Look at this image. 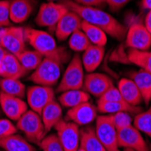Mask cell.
Listing matches in <instances>:
<instances>
[{
    "mask_svg": "<svg viewBox=\"0 0 151 151\" xmlns=\"http://www.w3.org/2000/svg\"><path fill=\"white\" fill-rule=\"evenodd\" d=\"M0 91L23 99L26 94L25 85L19 79L2 78L0 80Z\"/></svg>",
    "mask_w": 151,
    "mask_h": 151,
    "instance_id": "cell-28",
    "label": "cell"
},
{
    "mask_svg": "<svg viewBox=\"0 0 151 151\" xmlns=\"http://www.w3.org/2000/svg\"><path fill=\"white\" fill-rule=\"evenodd\" d=\"M112 86H114L113 81L108 75L99 73H90L84 76L82 88L89 94L100 98Z\"/></svg>",
    "mask_w": 151,
    "mask_h": 151,
    "instance_id": "cell-13",
    "label": "cell"
},
{
    "mask_svg": "<svg viewBox=\"0 0 151 151\" xmlns=\"http://www.w3.org/2000/svg\"><path fill=\"white\" fill-rule=\"evenodd\" d=\"M0 147L6 151H35V147L28 140L17 134L0 139Z\"/></svg>",
    "mask_w": 151,
    "mask_h": 151,
    "instance_id": "cell-25",
    "label": "cell"
},
{
    "mask_svg": "<svg viewBox=\"0 0 151 151\" xmlns=\"http://www.w3.org/2000/svg\"><path fill=\"white\" fill-rule=\"evenodd\" d=\"M81 18L76 13L69 10L55 25V35L58 40L64 41L69 38L75 31L81 29Z\"/></svg>",
    "mask_w": 151,
    "mask_h": 151,
    "instance_id": "cell-16",
    "label": "cell"
},
{
    "mask_svg": "<svg viewBox=\"0 0 151 151\" xmlns=\"http://www.w3.org/2000/svg\"><path fill=\"white\" fill-rule=\"evenodd\" d=\"M24 37L26 42L44 57L53 58L62 63L69 57V52L64 48L59 47L54 38L45 31L26 27L24 28Z\"/></svg>",
    "mask_w": 151,
    "mask_h": 151,
    "instance_id": "cell-2",
    "label": "cell"
},
{
    "mask_svg": "<svg viewBox=\"0 0 151 151\" xmlns=\"http://www.w3.org/2000/svg\"><path fill=\"white\" fill-rule=\"evenodd\" d=\"M99 101H108V102H112V101H123L122 96L118 89V87L112 86L109 88L106 92H104L98 100Z\"/></svg>",
    "mask_w": 151,
    "mask_h": 151,
    "instance_id": "cell-36",
    "label": "cell"
},
{
    "mask_svg": "<svg viewBox=\"0 0 151 151\" xmlns=\"http://www.w3.org/2000/svg\"><path fill=\"white\" fill-rule=\"evenodd\" d=\"M34 9L32 0H11L9 1L10 21L21 24L27 20Z\"/></svg>",
    "mask_w": 151,
    "mask_h": 151,
    "instance_id": "cell-18",
    "label": "cell"
},
{
    "mask_svg": "<svg viewBox=\"0 0 151 151\" xmlns=\"http://www.w3.org/2000/svg\"><path fill=\"white\" fill-rule=\"evenodd\" d=\"M74 2L84 6H101L106 4V0H73Z\"/></svg>",
    "mask_w": 151,
    "mask_h": 151,
    "instance_id": "cell-39",
    "label": "cell"
},
{
    "mask_svg": "<svg viewBox=\"0 0 151 151\" xmlns=\"http://www.w3.org/2000/svg\"><path fill=\"white\" fill-rule=\"evenodd\" d=\"M17 129H20L30 143L40 145L46 134V130L41 116L32 109L27 111L17 120Z\"/></svg>",
    "mask_w": 151,
    "mask_h": 151,
    "instance_id": "cell-4",
    "label": "cell"
},
{
    "mask_svg": "<svg viewBox=\"0 0 151 151\" xmlns=\"http://www.w3.org/2000/svg\"><path fill=\"white\" fill-rule=\"evenodd\" d=\"M27 103L32 111L41 115L44 108L54 99V91L52 87L34 85L26 89Z\"/></svg>",
    "mask_w": 151,
    "mask_h": 151,
    "instance_id": "cell-11",
    "label": "cell"
},
{
    "mask_svg": "<svg viewBox=\"0 0 151 151\" xmlns=\"http://www.w3.org/2000/svg\"><path fill=\"white\" fill-rule=\"evenodd\" d=\"M118 89L123 101L132 106H139L142 101L141 93L131 79L122 78L118 83Z\"/></svg>",
    "mask_w": 151,
    "mask_h": 151,
    "instance_id": "cell-19",
    "label": "cell"
},
{
    "mask_svg": "<svg viewBox=\"0 0 151 151\" xmlns=\"http://www.w3.org/2000/svg\"><path fill=\"white\" fill-rule=\"evenodd\" d=\"M141 6L144 9L151 10V0H141Z\"/></svg>",
    "mask_w": 151,
    "mask_h": 151,
    "instance_id": "cell-41",
    "label": "cell"
},
{
    "mask_svg": "<svg viewBox=\"0 0 151 151\" xmlns=\"http://www.w3.org/2000/svg\"><path fill=\"white\" fill-rule=\"evenodd\" d=\"M130 1L131 0H106V4L112 11H118Z\"/></svg>",
    "mask_w": 151,
    "mask_h": 151,
    "instance_id": "cell-38",
    "label": "cell"
},
{
    "mask_svg": "<svg viewBox=\"0 0 151 151\" xmlns=\"http://www.w3.org/2000/svg\"><path fill=\"white\" fill-rule=\"evenodd\" d=\"M118 144L119 148H131L135 151H149L141 132L133 125L118 130Z\"/></svg>",
    "mask_w": 151,
    "mask_h": 151,
    "instance_id": "cell-12",
    "label": "cell"
},
{
    "mask_svg": "<svg viewBox=\"0 0 151 151\" xmlns=\"http://www.w3.org/2000/svg\"><path fill=\"white\" fill-rule=\"evenodd\" d=\"M133 126L151 139V107L146 111H141L136 115Z\"/></svg>",
    "mask_w": 151,
    "mask_h": 151,
    "instance_id": "cell-31",
    "label": "cell"
},
{
    "mask_svg": "<svg viewBox=\"0 0 151 151\" xmlns=\"http://www.w3.org/2000/svg\"><path fill=\"white\" fill-rule=\"evenodd\" d=\"M40 116L42 118L46 132H49L52 128L55 127L59 121L63 119V111L61 104L55 100L52 101L44 108Z\"/></svg>",
    "mask_w": 151,
    "mask_h": 151,
    "instance_id": "cell-21",
    "label": "cell"
},
{
    "mask_svg": "<svg viewBox=\"0 0 151 151\" xmlns=\"http://www.w3.org/2000/svg\"><path fill=\"white\" fill-rule=\"evenodd\" d=\"M62 63L56 59L44 57L38 67L30 75L29 80L37 85L48 87L55 85L61 77Z\"/></svg>",
    "mask_w": 151,
    "mask_h": 151,
    "instance_id": "cell-3",
    "label": "cell"
},
{
    "mask_svg": "<svg viewBox=\"0 0 151 151\" xmlns=\"http://www.w3.org/2000/svg\"><path fill=\"white\" fill-rule=\"evenodd\" d=\"M81 29L82 30L89 39L91 45H99V46H105L107 44V34L102 31L99 27L95 26L88 22L82 21Z\"/></svg>",
    "mask_w": 151,
    "mask_h": 151,
    "instance_id": "cell-27",
    "label": "cell"
},
{
    "mask_svg": "<svg viewBox=\"0 0 151 151\" xmlns=\"http://www.w3.org/2000/svg\"><path fill=\"white\" fill-rule=\"evenodd\" d=\"M91 45V42L81 29L75 31L69 37V46L75 52H84Z\"/></svg>",
    "mask_w": 151,
    "mask_h": 151,
    "instance_id": "cell-32",
    "label": "cell"
},
{
    "mask_svg": "<svg viewBox=\"0 0 151 151\" xmlns=\"http://www.w3.org/2000/svg\"><path fill=\"white\" fill-rule=\"evenodd\" d=\"M97 111L94 105L86 101L69 109L66 119L78 126H87L97 118Z\"/></svg>",
    "mask_w": 151,
    "mask_h": 151,
    "instance_id": "cell-15",
    "label": "cell"
},
{
    "mask_svg": "<svg viewBox=\"0 0 151 151\" xmlns=\"http://www.w3.org/2000/svg\"><path fill=\"white\" fill-rule=\"evenodd\" d=\"M68 11L69 9L63 3H44L41 5L35 21L40 26L51 28L57 24L60 19Z\"/></svg>",
    "mask_w": 151,
    "mask_h": 151,
    "instance_id": "cell-9",
    "label": "cell"
},
{
    "mask_svg": "<svg viewBox=\"0 0 151 151\" xmlns=\"http://www.w3.org/2000/svg\"><path fill=\"white\" fill-rule=\"evenodd\" d=\"M126 45L129 49L147 51L151 47V34L143 24L134 22L127 30Z\"/></svg>",
    "mask_w": 151,
    "mask_h": 151,
    "instance_id": "cell-10",
    "label": "cell"
},
{
    "mask_svg": "<svg viewBox=\"0 0 151 151\" xmlns=\"http://www.w3.org/2000/svg\"><path fill=\"white\" fill-rule=\"evenodd\" d=\"M80 147L85 151H107L93 128L85 127L80 130Z\"/></svg>",
    "mask_w": 151,
    "mask_h": 151,
    "instance_id": "cell-23",
    "label": "cell"
},
{
    "mask_svg": "<svg viewBox=\"0 0 151 151\" xmlns=\"http://www.w3.org/2000/svg\"><path fill=\"white\" fill-rule=\"evenodd\" d=\"M48 1L49 2H53V1H57V0H48Z\"/></svg>",
    "mask_w": 151,
    "mask_h": 151,
    "instance_id": "cell-45",
    "label": "cell"
},
{
    "mask_svg": "<svg viewBox=\"0 0 151 151\" xmlns=\"http://www.w3.org/2000/svg\"><path fill=\"white\" fill-rule=\"evenodd\" d=\"M83 65L79 54H75L68 64L57 87L58 92L82 89L84 81Z\"/></svg>",
    "mask_w": 151,
    "mask_h": 151,
    "instance_id": "cell-5",
    "label": "cell"
},
{
    "mask_svg": "<svg viewBox=\"0 0 151 151\" xmlns=\"http://www.w3.org/2000/svg\"><path fill=\"white\" fill-rule=\"evenodd\" d=\"M6 51L3 48V47H1L0 46V62H1L2 60H3V58L5 57V55L6 54Z\"/></svg>",
    "mask_w": 151,
    "mask_h": 151,
    "instance_id": "cell-42",
    "label": "cell"
},
{
    "mask_svg": "<svg viewBox=\"0 0 151 151\" xmlns=\"http://www.w3.org/2000/svg\"><path fill=\"white\" fill-rule=\"evenodd\" d=\"M105 53L104 46L91 45L83 52L81 57V63L84 70L89 73L94 72L101 63Z\"/></svg>",
    "mask_w": 151,
    "mask_h": 151,
    "instance_id": "cell-20",
    "label": "cell"
},
{
    "mask_svg": "<svg viewBox=\"0 0 151 151\" xmlns=\"http://www.w3.org/2000/svg\"><path fill=\"white\" fill-rule=\"evenodd\" d=\"M146 28L147 29V31L151 34V10L148 11V13L147 14V16L145 17V24Z\"/></svg>",
    "mask_w": 151,
    "mask_h": 151,
    "instance_id": "cell-40",
    "label": "cell"
},
{
    "mask_svg": "<svg viewBox=\"0 0 151 151\" xmlns=\"http://www.w3.org/2000/svg\"><path fill=\"white\" fill-rule=\"evenodd\" d=\"M11 24L9 17V1L0 0V27H6Z\"/></svg>",
    "mask_w": 151,
    "mask_h": 151,
    "instance_id": "cell-37",
    "label": "cell"
},
{
    "mask_svg": "<svg viewBox=\"0 0 151 151\" xmlns=\"http://www.w3.org/2000/svg\"><path fill=\"white\" fill-rule=\"evenodd\" d=\"M95 123V133L107 151H120L118 144V129L111 121V116H97Z\"/></svg>",
    "mask_w": 151,
    "mask_h": 151,
    "instance_id": "cell-6",
    "label": "cell"
},
{
    "mask_svg": "<svg viewBox=\"0 0 151 151\" xmlns=\"http://www.w3.org/2000/svg\"><path fill=\"white\" fill-rule=\"evenodd\" d=\"M24 28L21 26H6L0 28V46L6 52L18 55L25 50Z\"/></svg>",
    "mask_w": 151,
    "mask_h": 151,
    "instance_id": "cell-7",
    "label": "cell"
},
{
    "mask_svg": "<svg viewBox=\"0 0 151 151\" xmlns=\"http://www.w3.org/2000/svg\"><path fill=\"white\" fill-rule=\"evenodd\" d=\"M98 107L97 109L99 112L104 114H115L118 112H129V113H137L141 112V108L139 106H132L125 102L124 101H99L97 102Z\"/></svg>",
    "mask_w": 151,
    "mask_h": 151,
    "instance_id": "cell-22",
    "label": "cell"
},
{
    "mask_svg": "<svg viewBox=\"0 0 151 151\" xmlns=\"http://www.w3.org/2000/svg\"><path fill=\"white\" fill-rule=\"evenodd\" d=\"M90 94L84 90H70L62 92L59 97V103L65 108H73L81 103L89 101Z\"/></svg>",
    "mask_w": 151,
    "mask_h": 151,
    "instance_id": "cell-26",
    "label": "cell"
},
{
    "mask_svg": "<svg viewBox=\"0 0 151 151\" xmlns=\"http://www.w3.org/2000/svg\"><path fill=\"white\" fill-rule=\"evenodd\" d=\"M131 80L139 88L143 101L148 104L151 101V73L140 69L131 74Z\"/></svg>",
    "mask_w": 151,
    "mask_h": 151,
    "instance_id": "cell-24",
    "label": "cell"
},
{
    "mask_svg": "<svg viewBox=\"0 0 151 151\" xmlns=\"http://www.w3.org/2000/svg\"><path fill=\"white\" fill-rule=\"evenodd\" d=\"M43 151H64L57 135L50 134L45 137L40 145Z\"/></svg>",
    "mask_w": 151,
    "mask_h": 151,
    "instance_id": "cell-33",
    "label": "cell"
},
{
    "mask_svg": "<svg viewBox=\"0 0 151 151\" xmlns=\"http://www.w3.org/2000/svg\"><path fill=\"white\" fill-rule=\"evenodd\" d=\"M17 128L7 119H0V139L17 134Z\"/></svg>",
    "mask_w": 151,
    "mask_h": 151,
    "instance_id": "cell-35",
    "label": "cell"
},
{
    "mask_svg": "<svg viewBox=\"0 0 151 151\" xmlns=\"http://www.w3.org/2000/svg\"><path fill=\"white\" fill-rule=\"evenodd\" d=\"M109 116H111V121L118 130L132 125L133 120L130 113L129 112H118L115 114H109Z\"/></svg>",
    "mask_w": 151,
    "mask_h": 151,
    "instance_id": "cell-34",
    "label": "cell"
},
{
    "mask_svg": "<svg viewBox=\"0 0 151 151\" xmlns=\"http://www.w3.org/2000/svg\"><path fill=\"white\" fill-rule=\"evenodd\" d=\"M61 3L69 10L76 13L82 21L99 27L109 36L117 40H122L126 37L128 28L109 13L96 7L81 6L73 0H63Z\"/></svg>",
    "mask_w": 151,
    "mask_h": 151,
    "instance_id": "cell-1",
    "label": "cell"
},
{
    "mask_svg": "<svg viewBox=\"0 0 151 151\" xmlns=\"http://www.w3.org/2000/svg\"><path fill=\"white\" fill-rule=\"evenodd\" d=\"M27 73L28 72L21 65L17 57L8 52L0 62V76L2 78L20 79Z\"/></svg>",
    "mask_w": 151,
    "mask_h": 151,
    "instance_id": "cell-17",
    "label": "cell"
},
{
    "mask_svg": "<svg viewBox=\"0 0 151 151\" xmlns=\"http://www.w3.org/2000/svg\"><path fill=\"white\" fill-rule=\"evenodd\" d=\"M19 63L27 72L35 71L41 63L44 56L35 50H24L17 55Z\"/></svg>",
    "mask_w": 151,
    "mask_h": 151,
    "instance_id": "cell-30",
    "label": "cell"
},
{
    "mask_svg": "<svg viewBox=\"0 0 151 151\" xmlns=\"http://www.w3.org/2000/svg\"><path fill=\"white\" fill-rule=\"evenodd\" d=\"M124 151H135V150H133L131 148H124Z\"/></svg>",
    "mask_w": 151,
    "mask_h": 151,
    "instance_id": "cell-44",
    "label": "cell"
},
{
    "mask_svg": "<svg viewBox=\"0 0 151 151\" xmlns=\"http://www.w3.org/2000/svg\"><path fill=\"white\" fill-rule=\"evenodd\" d=\"M57 137L64 151H77L80 147V129L72 121L62 119L55 125Z\"/></svg>",
    "mask_w": 151,
    "mask_h": 151,
    "instance_id": "cell-8",
    "label": "cell"
},
{
    "mask_svg": "<svg viewBox=\"0 0 151 151\" xmlns=\"http://www.w3.org/2000/svg\"><path fill=\"white\" fill-rule=\"evenodd\" d=\"M0 107L9 119L16 121L28 111V106L23 99L1 91H0Z\"/></svg>",
    "mask_w": 151,
    "mask_h": 151,
    "instance_id": "cell-14",
    "label": "cell"
},
{
    "mask_svg": "<svg viewBox=\"0 0 151 151\" xmlns=\"http://www.w3.org/2000/svg\"><path fill=\"white\" fill-rule=\"evenodd\" d=\"M77 151H85L83 148H82V147H79V148L77 149Z\"/></svg>",
    "mask_w": 151,
    "mask_h": 151,
    "instance_id": "cell-43",
    "label": "cell"
},
{
    "mask_svg": "<svg viewBox=\"0 0 151 151\" xmlns=\"http://www.w3.org/2000/svg\"><path fill=\"white\" fill-rule=\"evenodd\" d=\"M127 58L129 63L151 73V52L129 49L127 53Z\"/></svg>",
    "mask_w": 151,
    "mask_h": 151,
    "instance_id": "cell-29",
    "label": "cell"
}]
</instances>
